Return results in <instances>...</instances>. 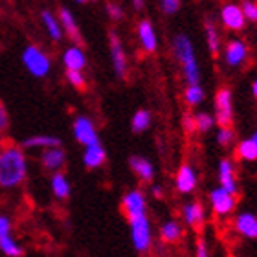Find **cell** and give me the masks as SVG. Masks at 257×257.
<instances>
[{"instance_id": "6da1fadb", "label": "cell", "mask_w": 257, "mask_h": 257, "mask_svg": "<svg viewBox=\"0 0 257 257\" xmlns=\"http://www.w3.org/2000/svg\"><path fill=\"white\" fill-rule=\"evenodd\" d=\"M28 173L26 156L17 145L0 147V188L11 189L24 182Z\"/></svg>"}, {"instance_id": "7a4b0ae2", "label": "cell", "mask_w": 257, "mask_h": 257, "mask_svg": "<svg viewBox=\"0 0 257 257\" xmlns=\"http://www.w3.org/2000/svg\"><path fill=\"white\" fill-rule=\"evenodd\" d=\"M175 54L178 61L182 63L184 77L188 79V85H197L198 83V66L195 54H193V44L186 35H177L175 39Z\"/></svg>"}, {"instance_id": "3957f363", "label": "cell", "mask_w": 257, "mask_h": 257, "mask_svg": "<svg viewBox=\"0 0 257 257\" xmlns=\"http://www.w3.org/2000/svg\"><path fill=\"white\" fill-rule=\"evenodd\" d=\"M22 61H24V66L28 68V72L33 74L35 77H44L50 72L48 55L44 54L43 50H39L37 46H28L22 54Z\"/></svg>"}, {"instance_id": "277c9868", "label": "cell", "mask_w": 257, "mask_h": 257, "mask_svg": "<svg viewBox=\"0 0 257 257\" xmlns=\"http://www.w3.org/2000/svg\"><path fill=\"white\" fill-rule=\"evenodd\" d=\"M131 224V230H133V242L134 248L138 252H147L151 246V228H149V220L145 215L142 217H136V219L128 220Z\"/></svg>"}, {"instance_id": "5b68a950", "label": "cell", "mask_w": 257, "mask_h": 257, "mask_svg": "<svg viewBox=\"0 0 257 257\" xmlns=\"http://www.w3.org/2000/svg\"><path fill=\"white\" fill-rule=\"evenodd\" d=\"M215 107H217V125L219 127H231L233 123V112H231V92L230 88H220L215 96Z\"/></svg>"}, {"instance_id": "8992f818", "label": "cell", "mask_w": 257, "mask_h": 257, "mask_svg": "<svg viewBox=\"0 0 257 257\" xmlns=\"http://www.w3.org/2000/svg\"><path fill=\"white\" fill-rule=\"evenodd\" d=\"M0 250L10 257L24 255V250L11 237V222L4 215H0Z\"/></svg>"}, {"instance_id": "52a82bcc", "label": "cell", "mask_w": 257, "mask_h": 257, "mask_svg": "<svg viewBox=\"0 0 257 257\" xmlns=\"http://www.w3.org/2000/svg\"><path fill=\"white\" fill-rule=\"evenodd\" d=\"M121 211L127 220L145 215V197L142 195V191H128L121 200Z\"/></svg>"}, {"instance_id": "ba28073f", "label": "cell", "mask_w": 257, "mask_h": 257, "mask_svg": "<svg viewBox=\"0 0 257 257\" xmlns=\"http://www.w3.org/2000/svg\"><path fill=\"white\" fill-rule=\"evenodd\" d=\"M235 195H231L228 189L224 188H219V189H213L211 191V208L217 215H226L233 211L235 208Z\"/></svg>"}, {"instance_id": "9c48e42d", "label": "cell", "mask_w": 257, "mask_h": 257, "mask_svg": "<svg viewBox=\"0 0 257 257\" xmlns=\"http://www.w3.org/2000/svg\"><path fill=\"white\" fill-rule=\"evenodd\" d=\"M108 41H110V55H112L114 72L118 74V77L125 79V75H127V57H125V52L121 48V43H119L116 32L108 33Z\"/></svg>"}, {"instance_id": "30bf717a", "label": "cell", "mask_w": 257, "mask_h": 257, "mask_svg": "<svg viewBox=\"0 0 257 257\" xmlns=\"http://www.w3.org/2000/svg\"><path fill=\"white\" fill-rule=\"evenodd\" d=\"M74 134H75V138H77V142L83 145H90V144L99 142L96 134V128H94L90 119L85 118V116H79V118L74 121Z\"/></svg>"}, {"instance_id": "8fae6325", "label": "cell", "mask_w": 257, "mask_h": 257, "mask_svg": "<svg viewBox=\"0 0 257 257\" xmlns=\"http://www.w3.org/2000/svg\"><path fill=\"white\" fill-rule=\"evenodd\" d=\"M222 22H224V26L231 32H239L244 28V13H242L241 8H237L233 4H228L222 8Z\"/></svg>"}, {"instance_id": "7c38bea8", "label": "cell", "mask_w": 257, "mask_h": 257, "mask_svg": "<svg viewBox=\"0 0 257 257\" xmlns=\"http://www.w3.org/2000/svg\"><path fill=\"white\" fill-rule=\"evenodd\" d=\"M41 162H43L44 169L59 171L61 167L64 166V162H66V156H64V151L61 149V145H55V147H46V151L41 156Z\"/></svg>"}, {"instance_id": "4fadbf2b", "label": "cell", "mask_w": 257, "mask_h": 257, "mask_svg": "<svg viewBox=\"0 0 257 257\" xmlns=\"http://www.w3.org/2000/svg\"><path fill=\"white\" fill-rule=\"evenodd\" d=\"M138 37L142 43V48L147 54H155L156 52V35L153 30V24L149 21H142L138 24Z\"/></svg>"}, {"instance_id": "5bb4252c", "label": "cell", "mask_w": 257, "mask_h": 257, "mask_svg": "<svg viewBox=\"0 0 257 257\" xmlns=\"http://www.w3.org/2000/svg\"><path fill=\"white\" fill-rule=\"evenodd\" d=\"M204 217H206V215H204V208L200 202H191L184 208V219H186V222L191 226L193 230H197V231L202 230Z\"/></svg>"}, {"instance_id": "9a60e30c", "label": "cell", "mask_w": 257, "mask_h": 257, "mask_svg": "<svg viewBox=\"0 0 257 257\" xmlns=\"http://www.w3.org/2000/svg\"><path fill=\"white\" fill-rule=\"evenodd\" d=\"M59 19H61V24H63V28H64V32L68 33V37L72 39L77 46H83V43H85V41H83V37H81L79 28H77V24H75L72 13H70L66 8H61V10H59Z\"/></svg>"}, {"instance_id": "2e32d148", "label": "cell", "mask_w": 257, "mask_h": 257, "mask_svg": "<svg viewBox=\"0 0 257 257\" xmlns=\"http://www.w3.org/2000/svg\"><path fill=\"white\" fill-rule=\"evenodd\" d=\"M195 184H197V177H195V171L189 164H182L180 169L177 173V188L178 191L189 193L195 189Z\"/></svg>"}, {"instance_id": "e0dca14e", "label": "cell", "mask_w": 257, "mask_h": 257, "mask_svg": "<svg viewBox=\"0 0 257 257\" xmlns=\"http://www.w3.org/2000/svg\"><path fill=\"white\" fill-rule=\"evenodd\" d=\"M128 164H131V169L134 171V175H138L140 180H144V182H151L153 180L155 171H153V166H151L149 160H145L142 156H131Z\"/></svg>"}, {"instance_id": "ac0fdd59", "label": "cell", "mask_w": 257, "mask_h": 257, "mask_svg": "<svg viewBox=\"0 0 257 257\" xmlns=\"http://www.w3.org/2000/svg\"><path fill=\"white\" fill-rule=\"evenodd\" d=\"M105 158H107V155H105V149H103L101 145H99V142L86 145L85 156H83V162H85L86 167H90V169H96V167L103 166Z\"/></svg>"}, {"instance_id": "d6986e66", "label": "cell", "mask_w": 257, "mask_h": 257, "mask_svg": "<svg viewBox=\"0 0 257 257\" xmlns=\"http://www.w3.org/2000/svg\"><path fill=\"white\" fill-rule=\"evenodd\" d=\"M235 230L248 239H257V217L242 213L235 219Z\"/></svg>"}, {"instance_id": "ffe728a7", "label": "cell", "mask_w": 257, "mask_h": 257, "mask_svg": "<svg viewBox=\"0 0 257 257\" xmlns=\"http://www.w3.org/2000/svg\"><path fill=\"white\" fill-rule=\"evenodd\" d=\"M219 178H220V184H222V188L228 189L231 195H237L235 173H233V166H231L230 160H220Z\"/></svg>"}, {"instance_id": "44dd1931", "label": "cell", "mask_w": 257, "mask_h": 257, "mask_svg": "<svg viewBox=\"0 0 257 257\" xmlns=\"http://www.w3.org/2000/svg\"><path fill=\"white\" fill-rule=\"evenodd\" d=\"M246 54H248V48L244 46V43H241V41H231L226 46V63L230 64V66H237V64L242 63Z\"/></svg>"}, {"instance_id": "7402d4cb", "label": "cell", "mask_w": 257, "mask_h": 257, "mask_svg": "<svg viewBox=\"0 0 257 257\" xmlns=\"http://www.w3.org/2000/svg\"><path fill=\"white\" fill-rule=\"evenodd\" d=\"M63 63L66 66V70H83L86 64V59L83 52L79 50V46H72V48L64 52Z\"/></svg>"}, {"instance_id": "603a6c76", "label": "cell", "mask_w": 257, "mask_h": 257, "mask_svg": "<svg viewBox=\"0 0 257 257\" xmlns=\"http://www.w3.org/2000/svg\"><path fill=\"white\" fill-rule=\"evenodd\" d=\"M160 237L162 241L167 242V244H175V242H178L182 239V228L177 222H166V224L162 226Z\"/></svg>"}, {"instance_id": "cb8c5ba5", "label": "cell", "mask_w": 257, "mask_h": 257, "mask_svg": "<svg viewBox=\"0 0 257 257\" xmlns=\"http://www.w3.org/2000/svg\"><path fill=\"white\" fill-rule=\"evenodd\" d=\"M24 147L26 149H33V147H55V145H61L59 138H54V136H32V138L24 140Z\"/></svg>"}, {"instance_id": "d4e9b609", "label": "cell", "mask_w": 257, "mask_h": 257, "mask_svg": "<svg viewBox=\"0 0 257 257\" xmlns=\"http://www.w3.org/2000/svg\"><path fill=\"white\" fill-rule=\"evenodd\" d=\"M52 189H54L55 197L57 198H66L70 195V186H68V180L64 177L63 173H54V177H52Z\"/></svg>"}, {"instance_id": "484cf974", "label": "cell", "mask_w": 257, "mask_h": 257, "mask_svg": "<svg viewBox=\"0 0 257 257\" xmlns=\"http://www.w3.org/2000/svg\"><path fill=\"white\" fill-rule=\"evenodd\" d=\"M237 155H239V158H242V160L246 162L257 160V144L253 140H244L237 147Z\"/></svg>"}, {"instance_id": "4316f807", "label": "cell", "mask_w": 257, "mask_h": 257, "mask_svg": "<svg viewBox=\"0 0 257 257\" xmlns=\"http://www.w3.org/2000/svg\"><path fill=\"white\" fill-rule=\"evenodd\" d=\"M43 21H44V26H46V30H48L50 37L54 39V41H59L61 37H63V32H61V26L59 22H57V19H55L50 11H43Z\"/></svg>"}, {"instance_id": "83f0119b", "label": "cell", "mask_w": 257, "mask_h": 257, "mask_svg": "<svg viewBox=\"0 0 257 257\" xmlns=\"http://www.w3.org/2000/svg\"><path fill=\"white\" fill-rule=\"evenodd\" d=\"M204 26H206V37H208L209 52H211L213 57H217V54H219V35H217V30H215V26L209 21H206Z\"/></svg>"}, {"instance_id": "f1b7e54d", "label": "cell", "mask_w": 257, "mask_h": 257, "mask_svg": "<svg viewBox=\"0 0 257 257\" xmlns=\"http://www.w3.org/2000/svg\"><path fill=\"white\" fill-rule=\"evenodd\" d=\"M184 97H186L188 105L195 107V105H198V103L204 99V92H202V88L198 86V83L197 85H188V88L184 92Z\"/></svg>"}, {"instance_id": "f546056e", "label": "cell", "mask_w": 257, "mask_h": 257, "mask_svg": "<svg viewBox=\"0 0 257 257\" xmlns=\"http://www.w3.org/2000/svg\"><path fill=\"white\" fill-rule=\"evenodd\" d=\"M151 123V114L147 110H138L133 118V131L134 133H144Z\"/></svg>"}, {"instance_id": "4dcf8cb0", "label": "cell", "mask_w": 257, "mask_h": 257, "mask_svg": "<svg viewBox=\"0 0 257 257\" xmlns=\"http://www.w3.org/2000/svg\"><path fill=\"white\" fill-rule=\"evenodd\" d=\"M66 77H68L70 85L77 88V90H86V81L81 74V70H66Z\"/></svg>"}, {"instance_id": "1f68e13d", "label": "cell", "mask_w": 257, "mask_h": 257, "mask_svg": "<svg viewBox=\"0 0 257 257\" xmlns=\"http://www.w3.org/2000/svg\"><path fill=\"white\" fill-rule=\"evenodd\" d=\"M215 119L209 116V114L206 112H200L195 116V125H197V131H202V133H206V131H209V128L213 127Z\"/></svg>"}, {"instance_id": "d6a6232c", "label": "cell", "mask_w": 257, "mask_h": 257, "mask_svg": "<svg viewBox=\"0 0 257 257\" xmlns=\"http://www.w3.org/2000/svg\"><path fill=\"white\" fill-rule=\"evenodd\" d=\"M242 13L246 17L248 21L257 22V4L252 2V0H244L242 2Z\"/></svg>"}, {"instance_id": "836d02e7", "label": "cell", "mask_w": 257, "mask_h": 257, "mask_svg": "<svg viewBox=\"0 0 257 257\" xmlns=\"http://www.w3.org/2000/svg\"><path fill=\"white\" fill-rule=\"evenodd\" d=\"M231 140H233V131L231 127H220V133L217 134V142H219L222 147L231 144Z\"/></svg>"}, {"instance_id": "e575fe53", "label": "cell", "mask_w": 257, "mask_h": 257, "mask_svg": "<svg viewBox=\"0 0 257 257\" xmlns=\"http://www.w3.org/2000/svg\"><path fill=\"white\" fill-rule=\"evenodd\" d=\"M160 2H162V11L167 13V15L177 13L178 8H180V0H160Z\"/></svg>"}, {"instance_id": "d590c367", "label": "cell", "mask_w": 257, "mask_h": 257, "mask_svg": "<svg viewBox=\"0 0 257 257\" xmlns=\"http://www.w3.org/2000/svg\"><path fill=\"white\" fill-rule=\"evenodd\" d=\"M8 127H10V114L4 103L0 101V131H6Z\"/></svg>"}, {"instance_id": "8d00e7d4", "label": "cell", "mask_w": 257, "mask_h": 257, "mask_svg": "<svg viewBox=\"0 0 257 257\" xmlns=\"http://www.w3.org/2000/svg\"><path fill=\"white\" fill-rule=\"evenodd\" d=\"M184 131L188 134H193L195 131H197V125H195V116H189V114H186L184 116Z\"/></svg>"}, {"instance_id": "74e56055", "label": "cell", "mask_w": 257, "mask_h": 257, "mask_svg": "<svg viewBox=\"0 0 257 257\" xmlns=\"http://www.w3.org/2000/svg\"><path fill=\"white\" fill-rule=\"evenodd\" d=\"M107 11H108V15L112 17V19H116V21H119V19L123 17L121 10H119V8L116 4H112V2H108V4H107Z\"/></svg>"}, {"instance_id": "f35d334b", "label": "cell", "mask_w": 257, "mask_h": 257, "mask_svg": "<svg viewBox=\"0 0 257 257\" xmlns=\"http://www.w3.org/2000/svg\"><path fill=\"white\" fill-rule=\"evenodd\" d=\"M197 255L198 257L208 255V248H206V242H204V239H198V241H197Z\"/></svg>"}, {"instance_id": "ab89813d", "label": "cell", "mask_w": 257, "mask_h": 257, "mask_svg": "<svg viewBox=\"0 0 257 257\" xmlns=\"http://www.w3.org/2000/svg\"><path fill=\"white\" fill-rule=\"evenodd\" d=\"M134 2V8L136 10H142V4H144V0H133Z\"/></svg>"}, {"instance_id": "60d3db41", "label": "cell", "mask_w": 257, "mask_h": 257, "mask_svg": "<svg viewBox=\"0 0 257 257\" xmlns=\"http://www.w3.org/2000/svg\"><path fill=\"white\" fill-rule=\"evenodd\" d=\"M6 138H4V131H0V147H4Z\"/></svg>"}, {"instance_id": "b9f144b4", "label": "cell", "mask_w": 257, "mask_h": 257, "mask_svg": "<svg viewBox=\"0 0 257 257\" xmlns=\"http://www.w3.org/2000/svg\"><path fill=\"white\" fill-rule=\"evenodd\" d=\"M153 193H155V197H162V189L160 188H155V189H153Z\"/></svg>"}, {"instance_id": "7bdbcfd3", "label": "cell", "mask_w": 257, "mask_h": 257, "mask_svg": "<svg viewBox=\"0 0 257 257\" xmlns=\"http://www.w3.org/2000/svg\"><path fill=\"white\" fill-rule=\"evenodd\" d=\"M252 90H253V96H255V99H257V81H255V83H253Z\"/></svg>"}, {"instance_id": "ee69618b", "label": "cell", "mask_w": 257, "mask_h": 257, "mask_svg": "<svg viewBox=\"0 0 257 257\" xmlns=\"http://www.w3.org/2000/svg\"><path fill=\"white\" fill-rule=\"evenodd\" d=\"M252 140H253V142H255V144H257V133L253 134V138H252Z\"/></svg>"}, {"instance_id": "f6af8a7d", "label": "cell", "mask_w": 257, "mask_h": 257, "mask_svg": "<svg viewBox=\"0 0 257 257\" xmlns=\"http://www.w3.org/2000/svg\"><path fill=\"white\" fill-rule=\"evenodd\" d=\"M77 2H92V0H77Z\"/></svg>"}]
</instances>
